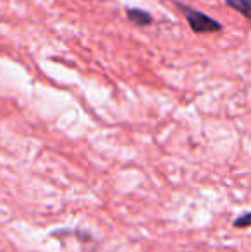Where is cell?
<instances>
[{
  "label": "cell",
  "mask_w": 251,
  "mask_h": 252,
  "mask_svg": "<svg viewBox=\"0 0 251 252\" xmlns=\"http://www.w3.org/2000/svg\"><path fill=\"white\" fill-rule=\"evenodd\" d=\"M184 14H186V17H188L189 26L193 28L194 31H198V33L217 31L218 28H220L215 21H212L210 17L203 16V14L196 12V10H193V9H184Z\"/></svg>",
  "instance_id": "1"
},
{
  "label": "cell",
  "mask_w": 251,
  "mask_h": 252,
  "mask_svg": "<svg viewBox=\"0 0 251 252\" xmlns=\"http://www.w3.org/2000/svg\"><path fill=\"white\" fill-rule=\"evenodd\" d=\"M127 17H129L133 23H136L138 26H146V24L151 23V17L148 16L146 12H143V10H138V9H129V10H127Z\"/></svg>",
  "instance_id": "2"
},
{
  "label": "cell",
  "mask_w": 251,
  "mask_h": 252,
  "mask_svg": "<svg viewBox=\"0 0 251 252\" xmlns=\"http://www.w3.org/2000/svg\"><path fill=\"white\" fill-rule=\"evenodd\" d=\"M232 7L239 9L243 14H246L248 17H251V0H227Z\"/></svg>",
  "instance_id": "3"
},
{
  "label": "cell",
  "mask_w": 251,
  "mask_h": 252,
  "mask_svg": "<svg viewBox=\"0 0 251 252\" xmlns=\"http://www.w3.org/2000/svg\"><path fill=\"white\" fill-rule=\"evenodd\" d=\"M236 226H239V228H243V226H251V213H246L245 216H241V218H238L234 221Z\"/></svg>",
  "instance_id": "4"
}]
</instances>
